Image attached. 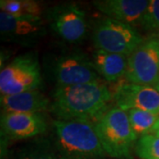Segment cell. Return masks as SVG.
<instances>
[{
  "label": "cell",
  "instance_id": "obj_1",
  "mask_svg": "<svg viewBox=\"0 0 159 159\" xmlns=\"http://www.w3.org/2000/svg\"><path fill=\"white\" fill-rule=\"evenodd\" d=\"M114 100L104 82L55 88L51 94L50 111L55 120L95 123L105 113Z\"/></svg>",
  "mask_w": 159,
  "mask_h": 159
},
{
  "label": "cell",
  "instance_id": "obj_2",
  "mask_svg": "<svg viewBox=\"0 0 159 159\" xmlns=\"http://www.w3.org/2000/svg\"><path fill=\"white\" fill-rule=\"evenodd\" d=\"M51 142L58 159H104L107 156L91 123L54 120Z\"/></svg>",
  "mask_w": 159,
  "mask_h": 159
},
{
  "label": "cell",
  "instance_id": "obj_3",
  "mask_svg": "<svg viewBox=\"0 0 159 159\" xmlns=\"http://www.w3.org/2000/svg\"><path fill=\"white\" fill-rule=\"evenodd\" d=\"M44 70L56 88L101 81L93 62L79 49L63 50L49 54L43 60Z\"/></svg>",
  "mask_w": 159,
  "mask_h": 159
},
{
  "label": "cell",
  "instance_id": "obj_4",
  "mask_svg": "<svg viewBox=\"0 0 159 159\" xmlns=\"http://www.w3.org/2000/svg\"><path fill=\"white\" fill-rule=\"evenodd\" d=\"M94 127L105 153L119 159L133 158L138 137L132 129L126 111L111 107L94 123Z\"/></svg>",
  "mask_w": 159,
  "mask_h": 159
},
{
  "label": "cell",
  "instance_id": "obj_5",
  "mask_svg": "<svg viewBox=\"0 0 159 159\" xmlns=\"http://www.w3.org/2000/svg\"><path fill=\"white\" fill-rule=\"evenodd\" d=\"M92 41L97 50L129 57L144 38L135 27L104 18L95 23Z\"/></svg>",
  "mask_w": 159,
  "mask_h": 159
},
{
  "label": "cell",
  "instance_id": "obj_6",
  "mask_svg": "<svg viewBox=\"0 0 159 159\" xmlns=\"http://www.w3.org/2000/svg\"><path fill=\"white\" fill-rule=\"evenodd\" d=\"M43 83V80L38 58L32 52L18 56L1 69V96L40 90Z\"/></svg>",
  "mask_w": 159,
  "mask_h": 159
},
{
  "label": "cell",
  "instance_id": "obj_7",
  "mask_svg": "<svg viewBox=\"0 0 159 159\" xmlns=\"http://www.w3.org/2000/svg\"><path fill=\"white\" fill-rule=\"evenodd\" d=\"M45 21L58 38L70 44L80 43L88 34L85 11L76 4H58L44 11Z\"/></svg>",
  "mask_w": 159,
  "mask_h": 159
},
{
  "label": "cell",
  "instance_id": "obj_8",
  "mask_svg": "<svg viewBox=\"0 0 159 159\" xmlns=\"http://www.w3.org/2000/svg\"><path fill=\"white\" fill-rule=\"evenodd\" d=\"M126 82L156 87L159 83V35H149L128 57Z\"/></svg>",
  "mask_w": 159,
  "mask_h": 159
},
{
  "label": "cell",
  "instance_id": "obj_9",
  "mask_svg": "<svg viewBox=\"0 0 159 159\" xmlns=\"http://www.w3.org/2000/svg\"><path fill=\"white\" fill-rule=\"evenodd\" d=\"M0 34L5 42L31 47L46 34L45 21L43 17L14 16L0 11Z\"/></svg>",
  "mask_w": 159,
  "mask_h": 159
},
{
  "label": "cell",
  "instance_id": "obj_10",
  "mask_svg": "<svg viewBox=\"0 0 159 159\" xmlns=\"http://www.w3.org/2000/svg\"><path fill=\"white\" fill-rule=\"evenodd\" d=\"M1 137L20 141L42 135L48 128L45 114L42 112H8L1 114Z\"/></svg>",
  "mask_w": 159,
  "mask_h": 159
},
{
  "label": "cell",
  "instance_id": "obj_11",
  "mask_svg": "<svg viewBox=\"0 0 159 159\" xmlns=\"http://www.w3.org/2000/svg\"><path fill=\"white\" fill-rule=\"evenodd\" d=\"M117 106L127 111L139 109L159 117V90L152 86L121 83L113 92Z\"/></svg>",
  "mask_w": 159,
  "mask_h": 159
},
{
  "label": "cell",
  "instance_id": "obj_12",
  "mask_svg": "<svg viewBox=\"0 0 159 159\" xmlns=\"http://www.w3.org/2000/svg\"><path fill=\"white\" fill-rule=\"evenodd\" d=\"M94 6L107 18L131 26L140 24L143 13L148 7L147 0H97Z\"/></svg>",
  "mask_w": 159,
  "mask_h": 159
},
{
  "label": "cell",
  "instance_id": "obj_13",
  "mask_svg": "<svg viewBox=\"0 0 159 159\" xmlns=\"http://www.w3.org/2000/svg\"><path fill=\"white\" fill-rule=\"evenodd\" d=\"M1 107L8 112H42L51 107V99L40 90H31L11 96H1Z\"/></svg>",
  "mask_w": 159,
  "mask_h": 159
},
{
  "label": "cell",
  "instance_id": "obj_14",
  "mask_svg": "<svg viewBox=\"0 0 159 159\" xmlns=\"http://www.w3.org/2000/svg\"><path fill=\"white\" fill-rule=\"evenodd\" d=\"M91 60L102 79L108 82H116L125 76L128 57L96 49Z\"/></svg>",
  "mask_w": 159,
  "mask_h": 159
},
{
  "label": "cell",
  "instance_id": "obj_15",
  "mask_svg": "<svg viewBox=\"0 0 159 159\" xmlns=\"http://www.w3.org/2000/svg\"><path fill=\"white\" fill-rule=\"evenodd\" d=\"M6 159H58L51 140L37 139L13 150Z\"/></svg>",
  "mask_w": 159,
  "mask_h": 159
},
{
  "label": "cell",
  "instance_id": "obj_16",
  "mask_svg": "<svg viewBox=\"0 0 159 159\" xmlns=\"http://www.w3.org/2000/svg\"><path fill=\"white\" fill-rule=\"evenodd\" d=\"M1 11L14 16L42 17L43 8L34 0H1Z\"/></svg>",
  "mask_w": 159,
  "mask_h": 159
},
{
  "label": "cell",
  "instance_id": "obj_17",
  "mask_svg": "<svg viewBox=\"0 0 159 159\" xmlns=\"http://www.w3.org/2000/svg\"><path fill=\"white\" fill-rule=\"evenodd\" d=\"M131 127L138 138L150 134L158 116L139 109H131L126 111Z\"/></svg>",
  "mask_w": 159,
  "mask_h": 159
},
{
  "label": "cell",
  "instance_id": "obj_18",
  "mask_svg": "<svg viewBox=\"0 0 159 159\" xmlns=\"http://www.w3.org/2000/svg\"><path fill=\"white\" fill-rule=\"evenodd\" d=\"M134 152L142 159H159V136L146 134L137 140Z\"/></svg>",
  "mask_w": 159,
  "mask_h": 159
},
{
  "label": "cell",
  "instance_id": "obj_19",
  "mask_svg": "<svg viewBox=\"0 0 159 159\" xmlns=\"http://www.w3.org/2000/svg\"><path fill=\"white\" fill-rule=\"evenodd\" d=\"M139 26L149 35H159V0H150Z\"/></svg>",
  "mask_w": 159,
  "mask_h": 159
},
{
  "label": "cell",
  "instance_id": "obj_20",
  "mask_svg": "<svg viewBox=\"0 0 159 159\" xmlns=\"http://www.w3.org/2000/svg\"><path fill=\"white\" fill-rule=\"evenodd\" d=\"M151 134H155L157 136H159V118L157 121V123L154 125L153 129L151 131Z\"/></svg>",
  "mask_w": 159,
  "mask_h": 159
}]
</instances>
